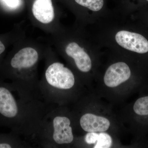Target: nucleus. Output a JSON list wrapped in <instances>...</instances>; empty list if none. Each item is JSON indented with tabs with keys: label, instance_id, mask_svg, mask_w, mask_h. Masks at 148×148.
Returning a JSON list of instances; mask_svg holds the SVG:
<instances>
[{
	"label": "nucleus",
	"instance_id": "nucleus-1",
	"mask_svg": "<svg viewBox=\"0 0 148 148\" xmlns=\"http://www.w3.org/2000/svg\"><path fill=\"white\" fill-rule=\"evenodd\" d=\"M52 107L0 79V126L9 128L30 145L40 123Z\"/></svg>",
	"mask_w": 148,
	"mask_h": 148
},
{
	"label": "nucleus",
	"instance_id": "nucleus-2",
	"mask_svg": "<svg viewBox=\"0 0 148 148\" xmlns=\"http://www.w3.org/2000/svg\"><path fill=\"white\" fill-rule=\"evenodd\" d=\"M61 106H53L43 118L33 140V147L56 148L73 142L71 121Z\"/></svg>",
	"mask_w": 148,
	"mask_h": 148
},
{
	"label": "nucleus",
	"instance_id": "nucleus-3",
	"mask_svg": "<svg viewBox=\"0 0 148 148\" xmlns=\"http://www.w3.org/2000/svg\"><path fill=\"white\" fill-rule=\"evenodd\" d=\"M75 82L71 70L60 62H53L48 66L43 78L39 82L40 93L48 104L61 106L64 92L73 89Z\"/></svg>",
	"mask_w": 148,
	"mask_h": 148
},
{
	"label": "nucleus",
	"instance_id": "nucleus-4",
	"mask_svg": "<svg viewBox=\"0 0 148 148\" xmlns=\"http://www.w3.org/2000/svg\"><path fill=\"white\" fill-rule=\"evenodd\" d=\"M115 39L119 45L127 50L139 53L148 52V41L140 34L120 31L116 35Z\"/></svg>",
	"mask_w": 148,
	"mask_h": 148
},
{
	"label": "nucleus",
	"instance_id": "nucleus-5",
	"mask_svg": "<svg viewBox=\"0 0 148 148\" xmlns=\"http://www.w3.org/2000/svg\"><path fill=\"white\" fill-rule=\"evenodd\" d=\"M131 71L125 63L118 62L111 65L106 71L104 82L109 87H115L129 79Z\"/></svg>",
	"mask_w": 148,
	"mask_h": 148
},
{
	"label": "nucleus",
	"instance_id": "nucleus-6",
	"mask_svg": "<svg viewBox=\"0 0 148 148\" xmlns=\"http://www.w3.org/2000/svg\"><path fill=\"white\" fill-rule=\"evenodd\" d=\"M67 55L73 58L77 69L80 71L86 73L89 71L92 67L91 59L82 48L77 43H70L66 48Z\"/></svg>",
	"mask_w": 148,
	"mask_h": 148
},
{
	"label": "nucleus",
	"instance_id": "nucleus-7",
	"mask_svg": "<svg viewBox=\"0 0 148 148\" xmlns=\"http://www.w3.org/2000/svg\"><path fill=\"white\" fill-rule=\"evenodd\" d=\"M79 124L86 132H103L109 129L110 122L103 117L87 113L81 117Z\"/></svg>",
	"mask_w": 148,
	"mask_h": 148
},
{
	"label": "nucleus",
	"instance_id": "nucleus-8",
	"mask_svg": "<svg viewBox=\"0 0 148 148\" xmlns=\"http://www.w3.org/2000/svg\"><path fill=\"white\" fill-rule=\"evenodd\" d=\"M32 12L38 21L43 24L51 22L54 12L51 0H35L32 6Z\"/></svg>",
	"mask_w": 148,
	"mask_h": 148
},
{
	"label": "nucleus",
	"instance_id": "nucleus-9",
	"mask_svg": "<svg viewBox=\"0 0 148 148\" xmlns=\"http://www.w3.org/2000/svg\"><path fill=\"white\" fill-rule=\"evenodd\" d=\"M32 148L27 141L18 135L10 132L0 133V148Z\"/></svg>",
	"mask_w": 148,
	"mask_h": 148
},
{
	"label": "nucleus",
	"instance_id": "nucleus-10",
	"mask_svg": "<svg viewBox=\"0 0 148 148\" xmlns=\"http://www.w3.org/2000/svg\"><path fill=\"white\" fill-rule=\"evenodd\" d=\"M79 5L93 11H98L103 8L104 0H75Z\"/></svg>",
	"mask_w": 148,
	"mask_h": 148
},
{
	"label": "nucleus",
	"instance_id": "nucleus-11",
	"mask_svg": "<svg viewBox=\"0 0 148 148\" xmlns=\"http://www.w3.org/2000/svg\"><path fill=\"white\" fill-rule=\"evenodd\" d=\"M133 109L137 114L148 115V96L138 99L134 104Z\"/></svg>",
	"mask_w": 148,
	"mask_h": 148
},
{
	"label": "nucleus",
	"instance_id": "nucleus-12",
	"mask_svg": "<svg viewBox=\"0 0 148 148\" xmlns=\"http://www.w3.org/2000/svg\"><path fill=\"white\" fill-rule=\"evenodd\" d=\"M94 148H109L112 145V140L110 135L106 132H101L99 134L98 141Z\"/></svg>",
	"mask_w": 148,
	"mask_h": 148
},
{
	"label": "nucleus",
	"instance_id": "nucleus-13",
	"mask_svg": "<svg viewBox=\"0 0 148 148\" xmlns=\"http://www.w3.org/2000/svg\"><path fill=\"white\" fill-rule=\"evenodd\" d=\"M99 134L96 132H89L84 137V141L88 145L95 144L98 141Z\"/></svg>",
	"mask_w": 148,
	"mask_h": 148
},
{
	"label": "nucleus",
	"instance_id": "nucleus-14",
	"mask_svg": "<svg viewBox=\"0 0 148 148\" xmlns=\"http://www.w3.org/2000/svg\"><path fill=\"white\" fill-rule=\"evenodd\" d=\"M7 5L11 8H15L19 6L20 0H3Z\"/></svg>",
	"mask_w": 148,
	"mask_h": 148
},
{
	"label": "nucleus",
	"instance_id": "nucleus-15",
	"mask_svg": "<svg viewBox=\"0 0 148 148\" xmlns=\"http://www.w3.org/2000/svg\"><path fill=\"white\" fill-rule=\"evenodd\" d=\"M5 50V47L0 40V56Z\"/></svg>",
	"mask_w": 148,
	"mask_h": 148
},
{
	"label": "nucleus",
	"instance_id": "nucleus-16",
	"mask_svg": "<svg viewBox=\"0 0 148 148\" xmlns=\"http://www.w3.org/2000/svg\"><path fill=\"white\" fill-rule=\"evenodd\" d=\"M146 1H147V2H148V0H146Z\"/></svg>",
	"mask_w": 148,
	"mask_h": 148
},
{
	"label": "nucleus",
	"instance_id": "nucleus-17",
	"mask_svg": "<svg viewBox=\"0 0 148 148\" xmlns=\"http://www.w3.org/2000/svg\"><path fill=\"white\" fill-rule=\"evenodd\" d=\"M0 127H1V126H0Z\"/></svg>",
	"mask_w": 148,
	"mask_h": 148
}]
</instances>
